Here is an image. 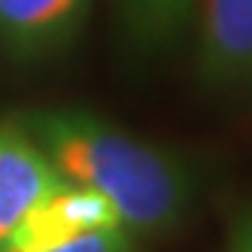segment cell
I'll return each mask as SVG.
<instances>
[{
	"mask_svg": "<svg viewBox=\"0 0 252 252\" xmlns=\"http://www.w3.org/2000/svg\"><path fill=\"white\" fill-rule=\"evenodd\" d=\"M61 179L110 201L137 237H158L189 216L194 176L183 158L79 106L19 113Z\"/></svg>",
	"mask_w": 252,
	"mask_h": 252,
	"instance_id": "1",
	"label": "cell"
},
{
	"mask_svg": "<svg viewBox=\"0 0 252 252\" xmlns=\"http://www.w3.org/2000/svg\"><path fill=\"white\" fill-rule=\"evenodd\" d=\"M94 0H0V61L46 64L82 37Z\"/></svg>",
	"mask_w": 252,
	"mask_h": 252,
	"instance_id": "2",
	"label": "cell"
},
{
	"mask_svg": "<svg viewBox=\"0 0 252 252\" xmlns=\"http://www.w3.org/2000/svg\"><path fill=\"white\" fill-rule=\"evenodd\" d=\"M197 76L213 92H252V0H194Z\"/></svg>",
	"mask_w": 252,
	"mask_h": 252,
	"instance_id": "3",
	"label": "cell"
},
{
	"mask_svg": "<svg viewBox=\"0 0 252 252\" xmlns=\"http://www.w3.org/2000/svg\"><path fill=\"white\" fill-rule=\"evenodd\" d=\"M58 183L61 173L22 116L0 119V249Z\"/></svg>",
	"mask_w": 252,
	"mask_h": 252,
	"instance_id": "4",
	"label": "cell"
},
{
	"mask_svg": "<svg viewBox=\"0 0 252 252\" xmlns=\"http://www.w3.org/2000/svg\"><path fill=\"white\" fill-rule=\"evenodd\" d=\"M113 225H122V222L106 197H100L92 189H82V186L61 179L31 210V216L19 225V231L9 237L3 249L6 252H40V249L76 240L82 234L113 228Z\"/></svg>",
	"mask_w": 252,
	"mask_h": 252,
	"instance_id": "5",
	"label": "cell"
},
{
	"mask_svg": "<svg viewBox=\"0 0 252 252\" xmlns=\"http://www.w3.org/2000/svg\"><path fill=\"white\" fill-rule=\"evenodd\" d=\"M122 25L134 49L158 52L170 46L191 19L194 0H119Z\"/></svg>",
	"mask_w": 252,
	"mask_h": 252,
	"instance_id": "6",
	"label": "cell"
},
{
	"mask_svg": "<svg viewBox=\"0 0 252 252\" xmlns=\"http://www.w3.org/2000/svg\"><path fill=\"white\" fill-rule=\"evenodd\" d=\"M137 234H131L125 225H113V228H100L92 234H82L76 240H67L58 246H49L40 252H137ZM6 252V249H3Z\"/></svg>",
	"mask_w": 252,
	"mask_h": 252,
	"instance_id": "7",
	"label": "cell"
},
{
	"mask_svg": "<svg viewBox=\"0 0 252 252\" xmlns=\"http://www.w3.org/2000/svg\"><path fill=\"white\" fill-rule=\"evenodd\" d=\"M228 252H252V210H243L234 222Z\"/></svg>",
	"mask_w": 252,
	"mask_h": 252,
	"instance_id": "8",
	"label": "cell"
}]
</instances>
